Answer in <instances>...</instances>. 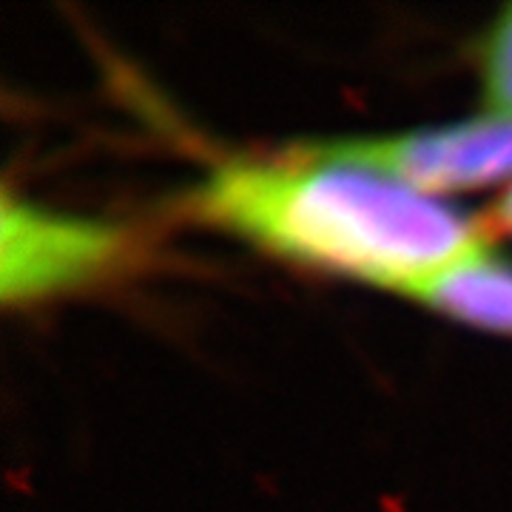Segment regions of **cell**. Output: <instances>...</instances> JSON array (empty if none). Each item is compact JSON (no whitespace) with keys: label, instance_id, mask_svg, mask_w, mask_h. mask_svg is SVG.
Returning <instances> with one entry per match:
<instances>
[{"label":"cell","instance_id":"cell-1","mask_svg":"<svg viewBox=\"0 0 512 512\" xmlns=\"http://www.w3.org/2000/svg\"><path fill=\"white\" fill-rule=\"evenodd\" d=\"M191 208L268 251L410 296L453 265L490 254L484 231L453 208L367 168L311 157L222 165Z\"/></svg>","mask_w":512,"mask_h":512},{"label":"cell","instance_id":"cell-2","mask_svg":"<svg viewBox=\"0 0 512 512\" xmlns=\"http://www.w3.org/2000/svg\"><path fill=\"white\" fill-rule=\"evenodd\" d=\"M308 157L379 171L430 191L473 188L512 174V117L493 114L404 137L316 146Z\"/></svg>","mask_w":512,"mask_h":512},{"label":"cell","instance_id":"cell-3","mask_svg":"<svg viewBox=\"0 0 512 512\" xmlns=\"http://www.w3.org/2000/svg\"><path fill=\"white\" fill-rule=\"evenodd\" d=\"M0 293L6 302L72 288L120 254L123 237L109 225L60 217L3 194Z\"/></svg>","mask_w":512,"mask_h":512},{"label":"cell","instance_id":"cell-4","mask_svg":"<svg viewBox=\"0 0 512 512\" xmlns=\"http://www.w3.org/2000/svg\"><path fill=\"white\" fill-rule=\"evenodd\" d=\"M416 299L461 322L512 333V268L490 254L453 265L416 291Z\"/></svg>","mask_w":512,"mask_h":512},{"label":"cell","instance_id":"cell-5","mask_svg":"<svg viewBox=\"0 0 512 512\" xmlns=\"http://www.w3.org/2000/svg\"><path fill=\"white\" fill-rule=\"evenodd\" d=\"M484 89L498 114L512 117V6L484 43Z\"/></svg>","mask_w":512,"mask_h":512},{"label":"cell","instance_id":"cell-6","mask_svg":"<svg viewBox=\"0 0 512 512\" xmlns=\"http://www.w3.org/2000/svg\"><path fill=\"white\" fill-rule=\"evenodd\" d=\"M487 222H490V228H498V231H504V234H512V188L501 197V200L495 202L493 211L487 214Z\"/></svg>","mask_w":512,"mask_h":512}]
</instances>
